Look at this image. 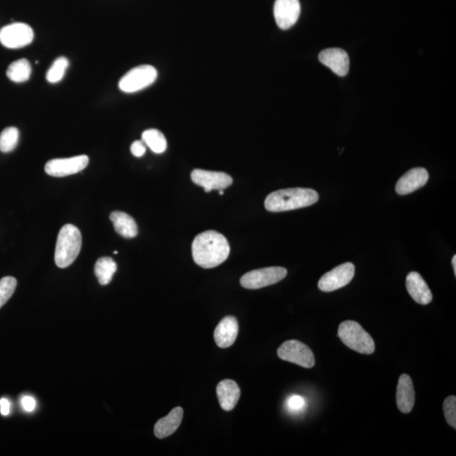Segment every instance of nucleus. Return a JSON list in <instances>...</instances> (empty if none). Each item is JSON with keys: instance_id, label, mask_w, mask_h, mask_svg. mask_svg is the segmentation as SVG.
<instances>
[{"instance_id": "obj_33", "label": "nucleus", "mask_w": 456, "mask_h": 456, "mask_svg": "<svg viewBox=\"0 0 456 456\" xmlns=\"http://www.w3.org/2000/svg\"><path fill=\"white\" fill-rule=\"evenodd\" d=\"M219 191H220V192H219V193H220L221 195H223V194H224V192H223L222 190H219Z\"/></svg>"}, {"instance_id": "obj_1", "label": "nucleus", "mask_w": 456, "mask_h": 456, "mask_svg": "<svg viewBox=\"0 0 456 456\" xmlns=\"http://www.w3.org/2000/svg\"><path fill=\"white\" fill-rule=\"evenodd\" d=\"M230 245L220 232L209 230L202 232L192 244L193 259L196 264L204 269L220 266L229 256Z\"/></svg>"}, {"instance_id": "obj_4", "label": "nucleus", "mask_w": 456, "mask_h": 456, "mask_svg": "<svg viewBox=\"0 0 456 456\" xmlns=\"http://www.w3.org/2000/svg\"><path fill=\"white\" fill-rule=\"evenodd\" d=\"M338 336L348 348L355 352L367 355L375 353V344L372 336L357 322H342L339 326Z\"/></svg>"}, {"instance_id": "obj_16", "label": "nucleus", "mask_w": 456, "mask_h": 456, "mask_svg": "<svg viewBox=\"0 0 456 456\" xmlns=\"http://www.w3.org/2000/svg\"><path fill=\"white\" fill-rule=\"evenodd\" d=\"M405 286L415 302L422 305L431 303L432 300L431 290L420 274L414 271L409 273L405 280Z\"/></svg>"}, {"instance_id": "obj_15", "label": "nucleus", "mask_w": 456, "mask_h": 456, "mask_svg": "<svg viewBox=\"0 0 456 456\" xmlns=\"http://www.w3.org/2000/svg\"><path fill=\"white\" fill-rule=\"evenodd\" d=\"M239 333V323L235 317L227 316L218 323L214 331V339L221 348L234 345Z\"/></svg>"}, {"instance_id": "obj_20", "label": "nucleus", "mask_w": 456, "mask_h": 456, "mask_svg": "<svg viewBox=\"0 0 456 456\" xmlns=\"http://www.w3.org/2000/svg\"><path fill=\"white\" fill-rule=\"evenodd\" d=\"M114 229L125 239H133L138 234V227L133 218L127 213L114 212L110 215Z\"/></svg>"}, {"instance_id": "obj_5", "label": "nucleus", "mask_w": 456, "mask_h": 456, "mask_svg": "<svg viewBox=\"0 0 456 456\" xmlns=\"http://www.w3.org/2000/svg\"><path fill=\"white\" fill-rule=\"evenodd\" d=\"M157 78V71L152 66L143 65L132 68L122 77L118 88L125 93H135L152 86Z\"/></svg>"}, {"instance_id": "obj_19", "label": "nucleus", "mask_w": 456, "mask_h": 456, "mask_svg": "<svg viewBox=\"0 0 456 456\" xmlns=\"http://www.w3.org/2000/svg\"><path fill=\"white\" fill-rule=\"evenodd\" d=\"M184 417V410L181 408H176L171 410L167 417L160 419L154 428L155 435L158 439H165L175 432L180 426Z\"/></svg>"}, {"instance_id": "obj_11", "label": "nucleus", "mask_w": 456, "mask_h": 456, "mask_svg": "<svg viewBox=\"0 0 456 456\" xmlns=\"http://www.w3.org/2000/svg\"><path fill=\"white\" fill-rule=\"evenodd\" d=\"M194 184L203 187L205 192L223 190L232 185V177L225 172L195 170L191 173Z\"/></svg>"}, {"instance_id": "obj_6", "label": "nucleus", "mask_w": 456, "mask_h": 456, "mask_svg": "<svg viewBox=\"0 0 456 456\" xmlns=\"http://www.w3.org/2000/svg\"><path fill=\"white\" fill-rule=\"evenodd\" d=\"M287 271L284 267H268L246 273L241 277L240 284L244 289L254 290L274 285L284 280Z\"/></svg>"}, {"instance_id": "obj_28", "label": "nucleus", "mask_w": 456, "mask_h": 456, "mask_svg": "<svg viewBox=\"0 0 456 456\" xmlns=\"http://www.w3.org/2000/svg\"><path fill=\"white\" fill-rule=\"evenodd\" d=\"M305 401L304 398H301L299 395H293L287 400V407H289L290 410H293V412H299V410H302L304 407Z\"/></svg>"}, {"instance_id": "obj_32", "label": "nucleus", "mask_w": 456, "mask_h": 456, "mask_svg": "<svg viewBox=\"0 0 456 456\" xmlns=\"http://www.w3.org/2000/svg\"><path fill=\"white\" fill-rule=\"evenodd\" d=\"M452 266H453V268H454L455 275H456V256H455V255L452 259Z\"/></svg>"}, {"instance_id": "obj_14", "label": "nucleus", "mask_w": 456, "mask_h": 456, "mask_svg": "<svg viewBox=\"0 0 456 456\" xmlns=\"http://www.w3.org/2000/svg\"><path fill=\"white\" fill-rule=\"evenodd\" d=\"M428 172L425 168H413L400 177L395 186L396 193L405 195L414 192L427 184Z\"/></svg>"}, {"instance_id": "obj_17", "label": "nucleus", "mask_w": 456, "mask_h": 456, "mask_svg": "<svg viewBox=\"0 0 456 456\" xmlns=\"http://www.w3.org/2000/svg\"><path fill=\"white\" fill-rule=\"evenodd\" d=\"M217 394L221 408L230 412L236 407L240 398L241 390L237 383L232 380H224L219 383Z\"/></svg>"}, {"instance_id": "obj_26", "label": "nucleus", "mask_w": 456, "mask_h": 456, "mask_svg": "<svg viewBox=\"0 0 456 456\" xmlns=\"http://www.w3.org/2000/svg\"><path fill=\"white\" fill-rule=\"evenodd\" d=\"M16 286L17 281L15 277L6 276L0 280V309L11 298Z\"/></svg>"}, {"instance_id": "obj_9", "label": "nucleus", "mask_w": 456, "mask_h": 456, "mask_svg": "<svg viewBox=\"0 0 456 456\" xmlns=\"http://www.w3.org/2000/svg\"><path fill=\"white\" fill-rule=\"evenodd\" d=\"M355 275V266L352 263H345L333 269L323 275L319 280L318 289L326 293L338 290L348 285L353 279Z\"/></svg>"}, {"instance_id": "obj_18", "label": "nucleus", "mask_w": 456, "mask_h": 456, "mask_svg": "<svg viewBox=\"0 0 456 456\" xmlns=\"http://www.w3.org/2000/svg\"><path fill=\"white\" fill-rule=\"evenodd\" d=\"M396 403L403 413L412 412L415 404V391L412 378L408 375H403L399 378L398 390H396Z\"/></svg>"}, {"instance_id": "obj_7", "label": "nucleus", "mask_w": 456, "mask_h": 456, "mask_svg": "<svg viewBox=\"0 0 456 456\" xmlns=\"http://www.w3.org/2000/svg\"><path fill=\"white\" fill-rule=\"evenodd\" d=\"M277 355L281 360L311 368L316 364L314 355L307 345L299 341L290 340L284 342L277 350Z\"/></svg>"}, {"instance_id": "obj_8", "label": "nucleus", "mask_w": 456, "mask_h": 456, "mask_svg": "<svg viewBox=\"0 0 456 456\" xmlns=\"http://www.w3.org/2000/svg\"><path fill=\"white\" fill-rule=\"evenodd\" d=\"M33 38V30L26 23H12L0 30V43L7 48H24L31 43Z\"/></svg>"}, {"instance_id": "obj_27", "label": "nucleus", "mask_w": 456, "mask_h": 456, "mask_svg": "<svg viewBox=\"0 0 456 456\" xmlns=\"http://www.w3.org/2000/svg\"><path fill=\"white\" fill-rule=\"evenodd\" d=\"M444 413L447 423L452 427L454 430L456 428V398L455 395L449 396L444 401Z\"/></svg>"}, {"instance_id": "obj_22", "label": "nucleus", "mask_w": 456, "mask_h": 456, "mask_svg": "<svg viewBox=\"0 0 456 456\" xmlns=\"http://www.w3.org/2000/svg\"><path fill=\"white\" fill-rule=\"evenodd\" d=\"M8 78L16 82V83H21L30 79L31 75V66L30 63L26 58L19 59L13 62L7 70Z\"/></svg>"}, {"instance_id": "obj_25", "label": "nucleus", "mask_w": 456, "mask_h": 456, "mask_svg": "<svg viewBox=\"0 0 456 456\" xmlns=\"http://www.w3.org/2000/svg\"><path fill=\"white\" fill-rule=\"evenodd\" d=\"M68 65H70V62L66 57L58 58L48 71L46 79L49 83H58L65 76Z\"/></svg>"}, {"instance_id": "obj_13", "label": "nucleus", "mask_w": 456, "mask_h": 456, "mask_svg": "<svg viewBox=\"0 0 456 456\" xmlns=\"http://www.w3.org/2000/svg\"><path fill=\"white\" fill-rule=\"evenodd\" d=\"M319 61L323 66L329 67L337 76L343 77L348 75L350 68V59L348 53L341 48H328L323 50L318 56Z\"/></svg>"}, {"instance_id": "obj_29", "label": "nucleus", "mask_w": 456, "mask_h": 456, "mask_svg": "<svg viewBox=\"0 0 456 456\" xmlns=\"http://www.w3.org/2000/svg\"><path fill=\"white\" fill-rule=\"evenodd\" d=\"M145 147L147 145L143 142V140H136L131 145V153L136 157H143L145 152H147V147Z\"/></svg>"}, {"instance_id": "obj_21", "label": "nucleus", "mask_w": 456, "mask_h": 456, "mask_svg": "<svg viewBox=\"0 0 456 456\" xmlns=\"http://www.w3.org/2000/svg\"><path fill=\"white\" fill-rule=\"evenodd\" d=\"M95 275L99 284L105 286L110 284L114 273L117 271V264L110 257L99 259L95 264Z\"/></svg>"}, {"instance_id": "obj_31", "label": "nucleus", "mask_w": 456, "mask_h": 456, "mask_svg": "<svg viewBox=\"0 0 456 456\" xmlns=\"http://www.w3.org/2000/svg\"><path fill=\"white\" fill-rule=\"evenodd\" d=\"M11 412V403L6 398L0 400V413L3 416H8Z\"/></svg>"}, {"instance_id": "obj_23", "label": "nucleus", "mask_w": 456, "mask_h": 456, "mask_svg": "<svg viewBox=\"0 0 456 456\" xmlns=\"http://www.w3.org/2000/svg\"><path fill=\"white\" fill-rule=\"evenodd\" d=\"M142 140L154 153L162 154L167 150V142L161 131L155 129L143 132Z\"/></svg>"}, {"instance_id": "obj_30", "label": "nucleus", "mask_w": 456, "mask_h": 456, "mask_svg": "<svg viewBox=\"0 0 456 456\" xmlns=\"http://www.w3.org/2000/svg\"><path fill=\"white\" fill-rule=\"evenodd\" d=\"M21 404L23 409L27 413H33L36 405L35 399L29 395H25L24 398L21 399Z\"/></svg>"}, {"instance_id": "obj_3", "label": "nucleus", "mask_w": 456, "mask_h": 456, "mask_svg": "<svg viewBox=\"0 0 456 456\" xmlns=\"http://www.w3.org/2000/svg\"><path fill=\"white\" fill-rule=\"evenodd\" d=\"M82 245V237L80 230L74 225L63 226L58 236L56 259L59 268H67L78 257Z\"/></svg>"}, {"instance_id": "obj_10", "label": "nucleus", "mask_w": 456, "mask_h": 456, "mask_svg": "<svg viewBox=\"0 0 456 456\" xmlns=\"http://www.w3.org/2000/svg\"><path fill=\"white\" fill-rule=\"evenodd\" d=\"M88 163L89 157L86 155L70 158L53 159L46 164L45 172L52 177H66L84 170Z\"/></svg>"}, {"instance_id": "obj_2", "label": "nucleus", "mask_w": 456, "mask_h": 456, "mask_svg": "<svg viewBox=\"0 0 456 456\" xmlns=\"http://www.w3.org/2000/svg\"><path fill=\"white\" fill-rule=\"evenodd\" d=\"M318 200V194L311 189L294 188L277 190L269 195L264 207L271 212L293 211L310 207Z\"/></svg>"}, {"instance_id": "obj_24", "label": "nucleus", "mask_w": 456, "mask_h": 456, "mask_svg": "<svg viewBox=\"0 0 456 456\" xmlns=\"http://www.w3.org/2000/svg\"><path fill=\"white\" fill-rule=\"evenodd\" d=\"M19 130L16 127H8L0 134V152L8 153L15 150L19 141Z\"/></svg>"}, {"instance_id": "obj_12", "label": "nucleus", "mask_w": 456, "mask_h": 456, "mask_svg": "<svg viewBox=\"0 0 456 456\" xmlns=\"http://www.w3.org/2000/svg\"><path fill=\"white\" fill-rule=\"evenodd\" d=\"M301 12L299 0H276L274 16L281 30L291 28L298 21Z\"/></svg>"}]
</instances>
